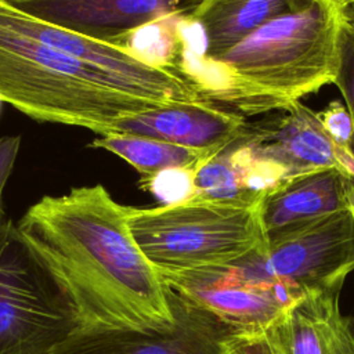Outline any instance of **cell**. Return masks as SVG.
Here are the masks:
<instances>
[{
	"label": "cell",
	"instance_id": "1",
	"mask_svg": "<svg viewBox=\"0 0 354 354\" xmlns=\"http://www.w3.org/2000/svg\"><path fill=\"white\" fill-rule=\"evenodd\" d=\"M129 210L97 184L43 196L17 224L82 330L156 332L176 322L167 285L137 245Z\"/></svg>",
	"mask_w": 354,
	"mask_h": 354
},
{
	"label": "cell",
	"instance_id": "2",
	"mask_svg": "<svg viewBox=\"0 0 354 354\" xmlns=\"http://www.w3.org/2000/svg\"><path fill=\"white\" fill-rule=\"evenodd\" d=\"M343 0H303L266 22L225 54L210 58L228 77V108L242 115L285 111L335 83Z\"/></svg>",
	"mask_w": 354,
	"mask_h": 354
},
{
	"label": "cell",
	"instance_id": "3",
	"mask_svg": "<svg viewBox=\"0 0 354 354\" xmlns=\"http://www.w3.org/2000/svg\"><path fill=\"white\" fill-rule=\"evenodd\" d=\"M0 101L37 122L108 134L113 123L155 106L101 71L0 26Z\"/></svg>",
	"mask_w": 354,
	"mask_h": 354
},
{
	"label": "cell",
	"instance_id": "4",
	"mask_svg": "<svg viewBox=\"0 0 354 354\" xmlns=\"http://www.w3.org/2000/svg\"><path fill=\"white\" fill-rule=\"evenodd\" d=\"M131 234L162 278L221 266L267 245L257 206L187 198L129 210Z\"/></svg>",
	"mask_w": 354,
	"mask_h": 354
},
{
	"label": "cell",
	"instance_id": "5",
	"mask_svg": "<svg viewBox=\"0 0 354 354\" xmlns=\"http://www.w3.org/2000/svg\"><path fill=\"white\" fill-rule=\"evenodd\" d=\"M80 330L77 313L58 282L0 214V354H51Z\"/></svg>",
	"mask_w": 354,
	"mask_h": 354
},
{
	"label": "cell",
	"instance_id": "6",
	"mask_svg": "<svg viewBox=\"0 0 354 354\" xmlns=\"http://www.w3.org/2000/svg\"><path fill=\"white\" fill-rule=\"evenodd\" d=\"M0 26L26 35L104 72L130 95L158 105L206 100L198 83L181 66L151 59L126 44L94 40L40 21L3 0H0Z\"/></svg>",
	"mask_w": 354,
	"mask_h": 354
},
{
	"label": "cell",
	"instance_id": "7",
	"mask_svg": "<svg viewBox=\"0 0 354 354\" xmlns=\"http://www.w3.org/2000/svg\"><path fill=\"white\" fill-rule=\"evenodd\" d=\"M254 250L234 261L163 281L171 292L213 314L231 333H257L310 293L267 275L256 261Z\"/></svg>",
	"mask_w": 354,
	"mask_h": 354
},
{
	"label": "cell",
	"instance_id": "8",
	"mask_svg": "<svg viewBox=\"0 0 354 354\" xmlns=\"http://www.w3.org/2000/svg\"><path fill=\"white\" fill-rule=\"evenodd\" d=\"M261 270L314 292H342L354 270V213L351 206L286 231L254 250Z\"/></svg>",
	"mask_w": 354,
	"mask_h": 354
},
{
	"label": "cell",
	"instance_id": "9",
	"mask_svg": "<svg viewBox=\"0 0 354 354\" xmlns=\"http://www.w3.org/2000/svg\"><path fill=\"white\" fill-rule=\"evenodd\" d=\"M339 297L314 292L261 332H228L224 354H354V332Z\"/></svg>",
	"mask_w": 354,
	"mask_h": 354
},
{
	"label": "cell",
	"instance_id": "10",
	"mask_svg": "<svg viewBox=\"0 0 354 354\" xmlns=\"http://www.w3.org/2000/svg\"><path fill=\"white\" fill-rule=\"evenodd\" d=\"M169 289V288H167ZM176 322L163 330H77L51 354H224L230 329L169 289Z\"/></svg>",
	"mask_w": 354,
	"mask_h": 354
},
{
	"label": "cell",
	"instance_id": "11",
	"mask_svg": "<svg viewBox=\"0 0 354 354\" xmlns=\"http://www.w3.org/2000/svg\"><path fill=\"white\" fill-rule=\"evenodd\" d=\"M15 10L94 40L123 44L138 29L188 17L201 0H3Z\"/></svg>",
	"mask_w": 354,
	"mask_h": 354
},
{
	"label": "cell",
	"instance_id": "12",
	"mask_svg": "<svg viewBox=\"0 0 354 354\" xmlns=\"http://www.w3.org/2000/svg\"><path fill=\"white\" fill-rule=\"evenodd\" d=\"M245 141L257 156L281 167L286 177L336 169L354 180V151L339 147L325 131L318 112L296 101L282 116L248 126Z\"/></svg>",
	"mask_w": 354,
	"mask_h": 354
},
{
	"label": "cell",
	"instance_id": "13",
	"mask_svg": "<svg viewBox=\"0 0 354 354\" xmlns=\"http://www.w3.org/2000/svg\"><path fill=\"white\" fill-rule=\"evenodd\" d=\"M248 126L245 115L201 100L147 108L116 120L109 133L163 140L213 156L241 140Z\"/></svg>",
	"mask_w": 354,
	"mask_h": 354
},
{
	"label": "cell",
	"instance_id": "14",
	"mask_svg": "<svg viewBox=\"0 0 354 354\" xmlns=\"http://www.w3.org/2000/svg\"><path fill=\"white\" fill-rule=\"evenodd\" d=\"M350 181L336 169H318L283 178L259 203L266 239L350 207Z\"/></svg>",
	"mask_w": 354,
	"mask_h": 354
},
{
	"label": "cell",
	"instance_id": "15",
	"mask_svg": "<svg viewBox=\"0 0 354 354\" xmlns=\"http://www.w3.org/2000/svg\"><path fill=\"white\" fill-rule=\"evenodd\" d=\"M243 137L209 158L191 174L189 198L257 206L271 188L286 178L281 167L257 156Z\"/></svg>",
	"mask_w": 354,
	"mask_h": 354
},
{
	"label": "cell",
	"instance_id": "16",
	"mask_svg": "<svg viewBox=\"0 0 354 354\" xmlns=\"http://www.w3.org/2000/svg\"><path fill=\"white\" fill-rule=\"evenodd\" d=\"M303 0H201L188 15L205 36V57L217 58Z\"/></svg>",
	"mask_w": 354,
	"mask_h": 354
},
{
	"label": "cell",
	"instance_id": "17",
	"mask_svg": "<svg viewBox=\"0 0 354 354\" xmlns=\"http://www.w3.org/2000/svg\"><path fill=\"white\" fill-rule=\"evenodd\" d=\"M90 147L105 149L130 163L140 174V185L149 189L166 171L194 173L212 155L144 136L109 133L94 138Z\"/></svg>",
	"mask_w": 354,
	"mask_h": 354
},
{
	"label": "cell",
	"instance_id": "18",
	"mask_svg": "<svg viewBox=\"0 0 354 354\" xmlns=\"http://www.w3.org/2000/svg\"><path fill=\"white\" fill-rule=\"evenodd\" d=\"M335 84L354 122V18L347 14L339 37V69Z\"/></svg>",
	"mask_w": 354,
	"mask_h": 354
},
{
	"label": "cell",
	"instance_id": "19",
	"mask_svg": "<svg viewBox=\"0 0 354 354\" xmlns=\"http://www.w3.org/2000/svg\"><path fill=\"white\" fill-rule=\"evenodd\" d=\"M318 118L328 136L339 147L351 149L354 141V122L346 104L335 100L318 112Z\"/></svg>",
	"mask_w": 354,
	"mask_h": 354
},
{
	"label": "cell",
	"instance_id": "20",
	"mask_svg": "<svg viewBox=\"0 0 354 354\" xmlns=\"http://www.w3.org/2000/svg\"><path fill=\"white\" fill-rule=\"evenodd\" d=\"M19 147H21L19 136L0 137V214L6 212L3 206V191L12 173L14 165L17 162Z\"/></svg>",
	"mask_w": 354,
	"mask_h": 354
},
{
	"label": "cell",
	"instance_id": "21",
	"mask_svg": "<svg viewBox=\"0 0 354 354\" xmlns=\"http://www.w3.org/2000/svg\"><path fill=\"white\" fill-rule=\"evenodd\" d=\"M348 198H350V206L354 213V180H351L348 184Z\"/></svg>",
	"mask_w": 354,
	"mask_h": 354
},
{
	"label": "cell",
	"instance_id": "22",
	"mask_svg": "<svg viewBox=\"0 0 354 354\" xmlns=\"http://www.w3.org/2000/svg\"><path fill=\"white\" fill-rule=\"evenodd\" d=\"M347 4V10H348V14L354 18V0H350L346 3Z\"/></svg>",
	"mask_w": 354,
	"mask_h": 354
},
{
	"label": "cell",
	"instance_id": "23",
	"mask_svg": "<svg viewBox=\"0 0 354 354\" xmlns=\"http://www.w3.org/2000/svg\"><path fill=\"white\" fill-rule=\"evenodd\" d=\"M343 1H344V3H347V1H350V0H343Z\"/></svg>",
	"mask_w": 354,
	"mask_h": 354
}]
</instances>
